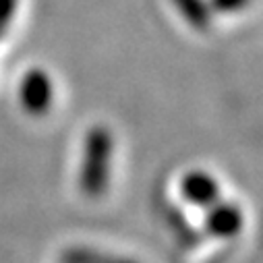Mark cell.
<instances>
[{
  "instance_id": "1",
  "label": "cell",
  "mask_w": 263,
  "mask_h": 263,
  "mask_svg": "<svg viewBox=\"0 0 263 263\" xmlns=\"http://www.w3.org/2000/svg\"><path fill=\"white\" fill-rule=\"evenodd\" d=\"M114 152L112 130L104 124H96L87 130L83 164L79 172V186L87 197H100L108 189L110 160Z\"/></svg>"
},
{
  "instance_id": "2",
  "label": "cell",
  "mask_w": 263,
  "mask_h": 263,
  "mask_svg": "<svg viewBox=\"0 0 263 263\" xmlns=\"http://www.w3.org/2000/svg\"><path fill=\"white\" fill-rule=\"evenodd\" d=\"M19 100L21 106L33 114L42 116L50 110L52 100H54V83L52 77L44 69H31L23 75L21 87H19Z\"/></svg>"
},
{
  "instance_id": "3",
  "label": "cell",
  "mask_w": 263,
  "mask_h": 263,
  "mask_svg": "<svg viewBox=\"0 0 263 263\" xmlns=\"http://www.w3.org/2000/svg\"><path fill=\"white\" fill-rule=\"evenodd\" d=\"M180 191L182 197L193 203V205H201V208H210L218 201L220 197V184L218 180L203 172V170H193L189 174H184L182 182H180Z\"/></svg>"
},
{
  "instance_id": "4",
  "label": "cell",
  "mask_w": 263,
  "mask_h": 263,
  "mask_svg": "<svg viewBox=\"0 0 263 263\" xmlns=\"http://www.w3.org/2000/svg\"><path fill=\"white\" fill-rule=\"evenodd\" d=\"M205 226L214 236L230 238L242 228V212L234 203H214L205 216Z\"/></svg>"
},
{
  "instance_id": "5",
  "label": "cell",
  "mask_w": 263,
  "mask_h": 263,
  "mask_svg": "<svg viewBox=\"0 0 263 263\" xmlns=\"http://www.w3.org/2000/svg\"><path fill=\"white\" fill-rule=\"evenodd\" d=\"M178 13L184 17V21L195 29H208L212 23V9L208 0H172Z\"/></svg>"
},
{
  "instance_id": "6",
  "label": "cell",
  "mask_w": 263,
  "mask_h": 263,
  "mask_svg": "<svg viewBox=\"0 0 263 263\" xmlns=\"http://www.w3.org/2000/svg\"><path fill=\"white\" fill-rule=\"evenodd\" d=\"M67 263H133V261L118 259V257H106V255L93 253L89 249H73L71 253H67Z\"/></svg>"
},
{
  "instance_id": "7",
  "label": "cell",
  "mask_w": 263,
  "mask_h": 263,
  "mask_svg": "<svg viewBox=\"0 0 263 263\" xmlns=\"http://www.w3.org/2000/svg\"><path fill=\"white\" fill-rule=\"evenodd\" d=\"M208 5L216 13H238L249 5V0H208Z\"/></svg>"
},
{
  "instance_id": "8",
  "label": "cell",
  "mask_w": 263,
  "mask_h": 263,
  "mask_svg": "<svg viewBox=\"0 0 263 263\" xmlns=\"http://www.w3.org/2000/svg\"><path fill=\"white\" fill-rule=\"evenodd\" d=\"M17 3L19 0H0V27L7 29L13 15L17 13Z\"/></svg>"
},
{
  "instance_id": "9",
  "label": "cell",
  "mask_w": 263,
  "mask_h": 263,
  "mask_svg": "<svg viewBox=\"0 0 263 263\" xmlns=\"http://www.w3.org/2000/svg\"><path fill=\"white\" fill-rule=\"evenodd\" d=\"M3 35H5V27H0V40H3Z\"/></svg>"
}]
</instances>
